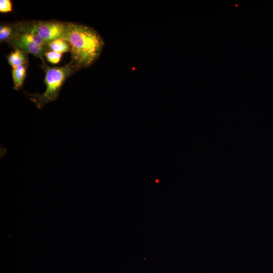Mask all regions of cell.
<instances>
[{
  "label": "cell",
  "instance_id": "obj_6",
  "mask_svg": "<svg viewBox=\"0 0 273 273\" xmlns=\"http://www.w3.org/2000/svg\"><path fill=\"white\" fill-rule=\"evenodd\" d=\"M15 51L11 52L8 57V61L9 64L15 68L20 65L27 64V55L25 52L17 49H14Z\"/></svg>",
  "mask_w": 273,
  "mask_h": 273
},
{
  "label": "cell",
  "instance_id": "obj_4",
  "mask_svg": "<svg viewBox=\"0 0 273 273\" xmlns=\"http://www.w3.org/2000/svg\"><path fill=\"white\" fill-rule=\"evenodd\" d=\"M14 49H17L26 54H31L44 61L43 56L48 50L39 44L26 39L12 37L8 42Z\"/></svg>",
  "mask_w": 273,
  "mask_h": 273
},
{
  "label": "cell",
  "instance_id": "obj_10",
  "mask_svg": "<svg viewBox=\"0 0 273 273\" xmlns=\"http://www.w3.org/2000/svg\"><path fill=\"white\" fill-rule=\"evenodd\" d=\"M12 10V6L10 0L0 1V12L6 13Z\"/></svg>",
  "mask_w": 273,
  "mask_h": 273
},
{
  "label": "cell",
  "instance_id": "obj_5",
  "mask_svg": "<svg viewBox=\"0 0 273 273\" xmlns=\"http://www.w3.org/2000/svg\"><path fill=\"white\" fill-rule=\"evenodd\" d=\"M27 64L13 68L12 71L14 82V89L19 90L22 88L24 80L26 76Z\"/></svg>",
  "mask_w": 273,
  "mask_h": 273
},
{
  "label": "cell",
  "instance_id": "obj_3",
  "mask_svg": "<svg viewBox=\"0 0 273 273\" xmlns=\"http://www.w3.org/2000/svg\"><path fill=\"white\" fill-rule=\"evenodd\" d=\"M35 24L39 35L47 43L61 38L65 26V22L57 21H38Z\"/></svg>",
  "mask_w": 273,
  "mask_h": 273
},
{
  "label": "cell",
  "instance_id": "obj_2",
  "mask_svg": "<svg viewBox=\"0 0 273 273\" xmlns=\"http://www.w3.org/2000/svg\"><path fill=\"white\" fill-rule=\"evenodd\" d=\"M42 68L46 73L43 80L46 86L45 92L42 94L26 93L38 109L42 108L50 102L56 101L65 81L78 70L71 60L61 67H50L43 61Z\"/></svg>",
  "mask_w": 273,
  "mask_h": 273
},
{
  "label": "cell",
  "instance_id": "obj_9",
  "mask_svg": "<svg viewBox=\"0 0 273 273\" xmlns=\"http://www.w3.org/2000/svg\"><path fill=\"white\" fill-rule=\"evenodd\" d=\"M44 55L49 62L57 64L60 61L62 54L52 51H48Z\"/></svg>",
  "mask_w": 273,
  "mask_h": 273
},
{
  "label": "cell",
  "instance_id": "obj_7",
  "mask_svg": "<svg viewBox=\"0 0 273 273\" xmlns=\"http://www.w3.org/2000/svg\"><path fill=\"white\" fill-rule=\"evenodd\" d=\"M48 51H52L63 54L70 51L69 44L65 40L58 38L47 43Z\"/></svg>",
  "mask_w": 273,
  "mask_h": 273
},
{
  "label": "cell",
  "instance_id": "obj_8",
  "mask_svg": "<svg viewBox=\"0 0 273 273\" xmlns=\"http://www.w3.org/2000/svg\"><path fill=\"white\" fill-rule=\"evenodd\" d=\"M15 26L2 25L0 27V40L1 42H9L14 35Z\"/></svg>",
  "mask_w": 273,
  "mask_h": 273
},
{
  "label": "cell",
  "instance_id": "obj_1",
  "mask_svg": "<svg viewBox=\"0 0 273 273\" xmlns=\"http://www.w3.org/2000/svg\"><path fill=\"white\" fill-rule=\"evenodd\" d=\"M61 38L69 44L71 61L78 69L92 65L104 45L102 37L94 28L73 22H65Z\"/></svg>",
  "mask_w": 273,
  "mask_h": 273
}]
</instances>
